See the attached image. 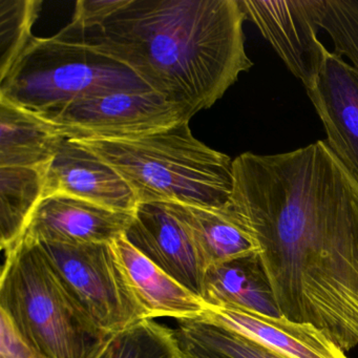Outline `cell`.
<instances>
[{"mask_svg": "<svg viewBox=\"0 0 358 358\" xmlns=\"http://www.w3.org/2000/svg\"><path fill=\"white\" fill-rule=\"evenodd\" d=\"M131 0H79L72 22L68 28L85 33L104 27L117 13L122 11Z\"/></svg>", "mask_w": 358, "mask_h": 358, "instance_id": "603a6c76", "label": "cell"}, {"mask_svg": "<svg viewBox=\"0 0 358 358\" xmlns=\"http://www.w3.org/2000/svg\"><path fill=\"white\" fill-rule=\"evenodd\" d=\"M252 238L285 317L358 345V183L326 141L234 160L227 206Z\"/></svg>", "mask_w": 358, "mask_h": 358, "instance_id": "6da1fadb", "label": "cell"}, {"mask_svg": "<svg viewBox=\"0 0 358 358\" xmlns=\"http://www.w3.org/2000/svg\"><path fill=\"white\" fill-rule=\"evenodd\" d=\"M307 95L326 131L324 141L358 183V73L329 51Z\"/></svg>", "mask_w": 358, "mask_h": 358, "instance_id": "7c38bea8", "label": "cell"}, {"mask_svg": "<svg viewBox=\"0 0 358 358\" xmlns=\"http://www.w3.org/2000/svg\"><path fill=\"white\" fill-rule=\"evenodd\" d=\"M76 142L112 166L139 203L217 209L229 203L234 160L196 139L189 122L136 139Z\"/></svg>", "mask_w": 358, "mask_h": 358, "instance_id": "3957f363", "label": "cell"}, {"mask_svg": "<svg viewBox=\"0 0 358 358\" xmlns=\"http://www.w3.org/2000/svg\"><path fill=\"white\" fill-rule=\"evenodd\" d=\"M178 322L173 335L182 358H287L206 316Z\"/></svg>", "mask_w": 358, "mask_h": 358, "instance_id": "ac0fdd59", "label": "cell"}, {"mask_svg": "<svg viewBox=\"0 0 358 358\" xmlns=\"http://www.w3.org/2000/svg\"><path fill=\"white\" fill-rule=\"evenodd\" d=\"M0 358H47L22 336L3 311H0Z\"/></svg>", "mask_w": 358, "mask_h": 358, "instance_id": "cb8c5ba5", "label": "cell"}, {"mask_svg": "<svg viewBox=\"0 0 358 358\" xmlns=\"http://www.w3.org/2000/svg\"><path fill=\"white\" fill-rule=\"evenodd\" d=\"M127 282L148 320H176L203 315L206 305L183 285L165 273L137 250L125 236L113 243Z\"/></svg>", "mask_w": 358, "mask_h": 358, "instance_id": "5bb4252c", "label": "cell"}, {"mask_svg": "<svg viewBox=\"0 0 358 358\" xmlns=\"http://www.w3.org/2000/svg\"><path fill=\"white\" fill-rule=\"evenodd\" d=\"M196 243L207 268L257 252L252 238L227 208H208L167 202Z\"/></svg>", "mask_w": 358, "mask_h": 358, "instance_id": "e0dca14e", "label": "cell"}, {"mask_svg": "<svg viewBox=\"0 0 358 358\" xmlns=\"http://www.w3.org/2000/svg\"><path fill=\"white\" fill-rule=\"evenodd\" d=\"M0 311L47 358H98L115 334L100 329L52 267L38 243L5 251Z\"/></svg>", "mask_w": 358, "mask_h": 358, "instance_id": "277c9868", "label": "cell"}, {"mask_svg": "<svg viewBox=\"0 0 358 358\" xmlns=\"http://www.w3.org/2000/svg\"><path fill=\"white\" fill-rule=\"evenodd\" d=\"M125 238L203 301L207 268L189 231L167 203H139Z\"/></svg>", "mask_w": 358, "mask_h": 358, "instance_id": "9c48e42d", "label": "cell"}, {"mask_svg": "<svg viewBox=\"0 0 358 358\" xmlns=\"http://www.w3.org/2000/svg\"><path fill=\"white\" fill-rule=\"evenodd\" d=\"M43 178L41 169L0 167V244L3 251L22 238L43 200Z\"/></svg>", "mask_w": 358, "mask_h": 358, "instance_id": "d6986e66", "label": "cell"}, {"mask_svg": "<svg viewBox=\"0 0 358 358\" xmlns=\"http://www.w3.org/2000/svg\"><path fill=\"white\" fill-rule=\"evenodd\" d=\"M133 217L134 213L112 210L73 196H48L35 209L20 240L70 245L114 243L124 236Z\"/></svg>", "mask_w": 358, "mask_h": 358, "instance_id": "8fae6325", "label": "cell"}, {"mask_svg": "<svg viewBox=\"0 0 358 358\" xmlns=\"http://www.w3.org/2000/svg\"><path fill=\"white\" fill-rule=\"evenodd\" d=\"M98 358H182L173 332L145 320L110 339Z\"/></svg>", "mask_w": 358, "mask_h": 358, "instance_id": "44dd1931", "label": "cell"}, {"mask_svg": "<svg viewBox=\"0 0 358 358\" xmlns=\"http://www.w3.org/2000/svg\"><path fill=\"white\" fill-rule=\"evenodd\" d=\"M316 14L320 30L332 41L335 53L347 58L358 73V1L317 0Z\"/></svg>", "mask_w": 358, "mask_h": 358, "instance_id": "7402d4cb", "label": "cell"}, {"mask_svg": "<svg viewBox=\"0 0 358 358\" xmlns=\"http://www.w3.org/2000/svg\"><path fill=\"white\" fill-rule=\"evenodd\" d=\"M245 22L238 0H131L101 29L75 32L194 117L252 68Z\"/></svg>", "mask_w": 358, "mask_h": 358, "instance_id": "7a4b0ae2", "label": "cell"}, {"mask_svg": "<svg viewBox=\"0 0 358 358\" xmlns=\"http://www.w3.org/2000/svg\"><path fill=\"white\" fill-rule=\"evenodd\" d=\"M38 244L69 292L100 329L117 334L148 320L113 243Z\"/></svg>", "mask_w": 358, "mask_h": 358, "instance_id": "8992f818", "label": "cell"}, {"mask_svg": "<svg viewBox=\"0 0 358 358\" xmlns=\"http://www.w3.org/2000/svg\"><path fill=\"white\" fill-rule=\"evenodd\" d=\"M37 115L60 136L74 141L136 139L192 118L185 108L152 90L85 98Z\"/></svg>", "mask_w": 358, "mask_h": 358, "instance_id": "52a82bcc", "label": "cell"}, {"mask_svg": "<svg viewBox=\"0 0 358 358\" xmlns=\"http://www.w3.org/2000/svg\"><path fill=\"white\" fill-rule=\"evenodd\" d=\"M43 173V199L73 196L131 213L139 204L129 184L112 166L73 140H64Z\"/></svg>", "mask_w": 358, "mask_h": 358, "instance_id": "30bf717a", "label": "cell"}, {"mask_svg": "<svg viewBox=\"0 0 358 358\" xmlns=\"http://www.w3.org/2000/svg\"><path fill=\"white\" fill-rule=\"evenodd\" d=\"M41 0H0V79L11 70L34 35Z\"/></svg>", "mask_w": 358, "mask_h": 358, "instance_id": "ffe728a7", "label": "cell"}, {"mask_svg": "<svg viewBox=\"0 0 358 358\" xmlns=\"http://www.w3.org/2000/svg\"><path fill=\"white\" fill-rule=\"evenodd\" d=\"M148 90L127 66L66 27L49 38L34 37L0 79V98L35 114L85 98Z\"/></svg>", "mask_w": 358, "mask_h": 358, "instance_id": "5b68a950", "label": "cell"}, {"mask_svg": "<svg viewBox=\"0 0 358 358\" xmlns=\"http://www.w3.org/2000/svg\"><path fill=\"white\" fill-rule=\"evenodd\" d=\"M203 315L287 358H349L322 330L284 315H264L231 306L206 307Z\"/></svg>", "mask_w": 358, "mask_h": 358, "instance_id": "4fadbf2b", "label": "cell"}, {"mask_svg": "<svg viewBox=\"0 0 358 358\" xmlns=\"http://www.w3.org/2000/svg\"><path fill=\"white\" fill-rule=\"evenodd\" d=\"M203 301L206 307L231 306L272 317L282 316L257 252L210 266Z\"/></svg>", "mask_w": 358, "mask_h": 358, "instance_id": "9a60e30c", "label": "cell"}, {"mask_svg": "<svg viewBox=\"0 0 358 358\" xmlns=\"http://www.w3.org/2000/svg\"><path fill=\"white\" fill-rule=\"evenodd\" d=\"M246 20L270 43L306 92L315 85L329 50L320 43L317 0H238Z\"/></svg>", "mask_w": 358, "mask_h": 358, "instance_id": "ba28073f", "label": "cell"}, {"mask_svg": "<svg viewBox=\"0 0 358 358\" xmlns=\"http://www.w3.org/2000/svg\"><path fill=\"white\" fill-rule=\"evenodd\" d=\"M64 140L38 115L0 98V167L45 171Z\"/></svg>", "mask_w": 358, "mask_h": 358, "instance_id": "2e32d148", "label": "cell"}]
</instances>
